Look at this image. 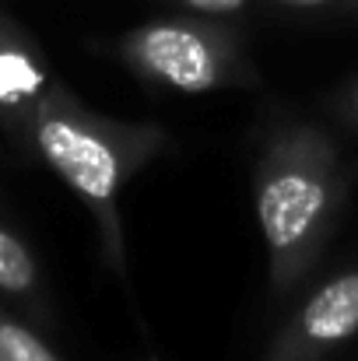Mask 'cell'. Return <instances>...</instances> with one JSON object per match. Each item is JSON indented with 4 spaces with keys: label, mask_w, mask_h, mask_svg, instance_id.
<instances>
[{
    "label": "cell",
    "mask_w": 358,
    "mask_h": 361,
    "mask_svg": "<svg viewBox=\"0 0 358 361\" xmlns=\"http://www.w3.org/2000/svg\"><path fill=\"white\" fill-rule=\"evenodd\" d=\"M126 67L162 88L204 95L249 81V67L225 32L190 18H155L119 39Z\"/></svg>",
    "instance_id": "obj_3"
},
{
    "label": "cell",
    "mask_w": 358,
    "mask_h": 361,
    "mask_svg": "<svg viewBox=\"0 0 358 361\" xmlns=\"http://www.w3.org/2000/svg\"><path fill=\"white\" fill-rule=\"evenodd\" d=\"M358 334V270H345L316 288L292 316L267 361H320Z\"/></svg>",
    "instance_id": "obj_5"
},
{
    "label": "cell",
    "mask_w": 358,
    "mask_h": 361,
    "mask_svg": "<svg viewBox=\"0 0 358 361\" xmlns=\"http://www.w3.org/2000/svg\"><path fill=\"white\" fill-rule=\"evenodd\" d=\"M0 295L21 302L28 312L42 316V277L39 263L28 252V245L11 228L0 225Z\"/></svg>",
    "instance_id": "obj_6"
},
{
    "label": "cell",
    "mask_w": 358,
    "mask_h": 361,
    "mask_svg": "<svg viewBox=\"0 0 358 361\" xmlns=\"http://www.w3.org/2000/svg\"><path fill=\"white\" fill-rule=\"evenodd\" d=\"M278 4H285V7H302V11H313V7H323V4H330V0H278Z\"/></svg>",
    "instance_id": "obj_9"
},
{
    "label": "cell",
    "mask_w": 358,
    "mask_h": 361,
    "mask_svg": "<svg viewBox=\"0 0 358 361\" xmlns=\"http://www.w3.org/2000/svg\"><path fill=\"white\" fill-rule=\"evenodd\" d=\"M0 361H64L32 326L0 305Z\"/></svg>",
    "instance_id": "obj_7"
},
{
    "label": "cell",
    "mask_w": 358,
    "mask_h": 361,
    "mask_svg": "<svg viewBox=\"0 0 358 361\" xmlns=\"http://www.w3.org/2000/svg\"><path fill=\"white\" fill-rule=\"evenodd\" d=\"M348 113H352V116L358 120V85L352 88V95H348Z\"/></svg>",
    "instance_id": "obj_10"
},
{
    "label": "cell",
    "mask_w": 358,
    "mask_h": 361,
    "mask_svg": "<svg viewBox=\"0 0 358 361\" xmlns=\"http://www.w3.org/2000/svg\"><path fill=\"white\" fill-rule=\"evenodd\" d=\"M338 197V151L320 130L295 126L270 140L256 169V221L267 245L270 288L278 295L292 291L316 259Z\"/></svg>",
    "instance_id": "obj_2"
},
{
    "label": "cell",
    "mask_w": 358,
    "mask_h": 361,
    "mask_svg": "<svg viewBox=\"0 0 358 361\" xmlns=\"http://www.w3.org/2000/svg\"><path fill=\"white\" fill-rule=\"evenodd\" d=\"M53 81L35 39L0 14V130L25 154H35V113Z\"/></svg>",
    "instance_id": "obj_4"
},
{
    "label": "cell",
    "mask_w": 358,
    "mask_h": 361,
    "mask_svg": "<svg viewBox=\"0 0 358 361\" xmlns=\"http://www.w3.org/2000/svg\"><path fill=\"white\" fill-rule=\"evenodd\" d=\"M35 154L71 186V193L95 214L106 256L123 270L119 245V193L165 144L162 126H137L85 109L67 85L53 81L39 102Z\"/></svg>",
    "instance_id": "obj_1"
},
{
    "label": "cell",
    "mask_w": 358,
    "mask_h": 361,
    "mask_svg": "<svg viewBox=\"0 0 358 361\" xmlns=\"http://www.w3.org/2000/svg\"><path fill=\"white\" fill-rule=\"evenodd\" d=\"M186 11L204 14V18H232L239 11H246L249 0H179Z\"/></svg>",
    "instance_id": "obj_8"
}]
</instances>
